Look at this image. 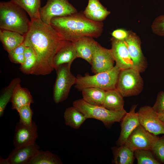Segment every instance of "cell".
I'll list each match as a JSON object with an SVG mask.
<instances>
[{"label": "cell", "mask_w": 164, "mask_h": 164, "mask_svg": "<svg viewBox=\"0 0 164 164\" xmlns=\"http://www.w3.org/2000/svg\"><path fill=\"white\" fill-rule=\"evenodd\" d=\"M31 21L23 43L34 49L37 56L36 66L32 75H47L54 69L53 59L62 40L50 24L44 23L40 18Z\"/></svg>", "instance_id": "cell-1"}, {"label": "cell", "mask_w": 164, "mask_h": 164, "mask_svg": "<svg viewBox=\"0 0 164 164\" xmlns=\"http://www.w3.org/2000/svg\"><path fill=\"white\" fill-rule=\"evenodd\" d=\"M50 24L62 40L74 42L85 37L97 38L101 34V22L92 20L83 13L77 12L65 16L53 18Z\"/></svg>", "instance_id": "cell-2"}, {"label": "cell", "mask_w": 164, "mask_h": 164, "mask_svg": "<svg viewBox=\"0 0 164 164\" xmlns=\"http://www.w3.org/2000/svg\"><path fill=\"white\" fill-rule=\"evenodd\" d=\"M26 12L10 0L0 2V28L25 36L31 24Z\"/></svg>", "instance_id": "cell-3"}, {"label": "cell", "mask_w": 164, "mask_h": 164, "mask_svg": "<svg viewBox=\"0 0 164 164\" xmlns=\"http://www.w3.org/2000/svg\"><path fill=\"white\" fill-rule=\"evenodd\" d=\"M120 70L115 65L110 70L93 75H78L77 77L75 88L80 91L91 87L99 88L105 91L115 89Z\"/></svg>", "instance_id": "cell-4"}, {"label": "cell", "mask_w": 164, "mask_h": 164, "mask_svg": "<svg viewBox=\"0 0 164 164\" xmlns=\"http://www.w3.org/2000/svg\"><path fill=\"white\" fill-rule=\"evenodd\" d=\"M73 106L83 113L88 118H94L100 121L106 127H109L115 122L121 121L127 113L125 110L113 111L102 106L94 105L78 99L73 102Z\"/></svg>", "instance_id": "cell-5"}, {"label": "cell", "mask_w": 164, "mask_h": 164, "mask_svg": "<svg viewBox=\"0 0 164 164\" xmlns=\"http://www.w3.org/2000/svg\"><path fill=\"white\" fill-rule=\"evenodd\" d=\"M71 65L64 64L55 69L56 77L53 87V97L56 104L62 102L67 98L71 87L76 83L77 77L70 71Z\"/></svg>", "instance_id": "cell-6"}, {"label": "cell", "mask_w": 164, "mask_h": 164, "mask_svg": "<svg viewBox=\"0 0 164 164\" xmlns=\"http://www.w3.org/2000/svg\"><path fill=\"white\" fill-rule=\"evenodd\" d=\"M140 73L132 68L120 70L116 89L123 97L137 95L142 92L143 81Z\"/></svg>", "instance_id": "cell-7"}, {"label": "cell", "mask_w": 164, "mask_h": 164, "mask_svg": "<svg viewBox=\"0 0 164 164\" xmlns=\"http://www.w3.org/2000/svg\"><path fill=\"white\" fill-rule=\"evenodd\" d=\"M77 12V9L68 0H47L46 5L41 7L39 18L44 23L50 24L55 17L65 16Z\"/></svg>", "instance_id": "cell-8"}, {"label": "cell", "mask_w": 164, "mask_h": 164, "mask_svg": "<svg viewBox=\"0 0 164 164\" xmlns=\"http://www.w3.org/2000/svg\"><path fill=\"white\" fill-rule=\"evenodd\" d=\"M159 137L150 132L140 124L128 138L124 144L132 150H151Z\"/></svg>", "instance_id": "cell-9"}, {"label": "cell", "mask_w": 164, "mask_h": 164, "mask_svg": "<svg viewBox=\"0 0 164 164\" xmlns=\"http://www.w3.org/2000/svg\"><path fill=\"white\" fill-rule=\"evenodd\" d=\"M137 113L140 124L146 129L156 135H164V123L160 119L152 107H142Z\"/></svg>", "instance_id": "cell-10"}, {"label": "cell", "mask_w": 164, "mask_h": 164, "mask_svg": "<svg viewBox=\"0 0 164 164\" xmlns=\"http://www.w3.org/2000/svg\"><path fill=\"white\" fill-rule=\"evenodd\" d=\"M114 62L111 50L97 42L91 64L92 72L95 74L110 70L114 67Z\"/></svg>", "instance_id": "cell-11"}, {"label": "cell", "mask_w": 164, "mask_h": 164, "mask_svg": "<svg viewBox=\"0 0 164 164\" xmlns=\"http://www.w3.org/2000/svg\"><path fill=\"white\" fill-rule=\"evenodd\" d=\"M38 136L37 126L33 121L29 126L24 125L19 122L16 125L13 143L16 149L33 144Z\"/></svg>", "instance_id": "cell-12"}, {"label": "cell", "mask_w": 164, "mask_h": 164, "mask_svg": "<svg viewBox=\"0 0 164 164\" xmlns=\"http://www.w3.org/2000/svg\"><path fill=\"white\" fill-rule=\"evenodd\" d=\"M111 50L116 65L120 70L132 67V62L124 40L113 38Z\"/></svg>", "instance_id": "cell-13"}, {"label": "cell", "mask_w": 164, "mask_h": 164, "mask_svg": "<svg viewBox=\"0 0 164 164\" xmlns=\"http://www.w3.org/2000/svg\"><path fill=\"white\" fill-rule=\"evenodd\" d=\"M136 107V105H133L121 121V131L116 142L118 146L125 144L131 133L140 124L138 114L135 111Z\"/></svg>", "instance_id": "cell-14"}, {"label": "cell", "mask_w": 164, "mask_h": 164, "mask_svg": "<svg viewBox=\"0 0 164 164\" xmlns=\"http://www.w3.org/2000/svg\"><path fill=\"white\" fill-rule=\"evenodd\" d=\"M36 142L29 145L14 148L7 158L9 164H29L39 150Z\"/></svg>", "instance_id": "cell-15"}, {"label": "cell", "mask_w": 164, "mask_h": 164, "mask_svg": "<svg viewBox=\"0 0 164 164\" xmlns=\"http://www.w3.org/2000/svg\"><path fill=\"white\" fill-rule=\"evenodd\" d=\"M132 62V68L140 73L145 71L147 64L143 57L138 40L132 36H128L124 40Z\"/></svg>", "instance_id": "cell-16"}, {"label": "cell", "mask_w": 164, "mask_h": 164, "mask_svg": "<svg viewBox=\"0 0 164 164\" xmlns=\"http://www.w3.org/2000/svg\"><path fill=\"white\" fill-rule=\"evenodd\" d=\"M77 58L73 42L62 40L53 59V65L54 69L62 64H72L73 60Z\"/></svg>", "instance_id": "cell-17"}, {"label": "cell", "mask_w": 164, "mask_h": 164, "mask_svg": "<svg viewBox=\"0 0 164 164\" xmlns=\"http://www.w3.org/2000/svg\"><path fill=\"white\" fill-rule=\"evenodd\" d=\"M73 42L77 58L84 60L91 64L97 42L93 38L85 37Z\"/></svg>", "instance_id": "cell-18"}, {"label": "cell", "mask_w": 164, "mask_h": 164, "mask_svg": "<svg viewBox=\"0 0 164 164\" xmlns=\"http://www.w3.org/2000/svg\"><path fill=\"white\" fill-rule=\"evenodd\" d=\"M88 19L94 21L101 22L109 14L98 0H88V4L83 12Z\"/></svg>", "instance_id": "cell-19"}, {"label": "cell", "mask_w": 164, "mask_h": 164, "mask_svg": "<svg viewBox=\"0 0 164 164\" xmlns=\"http://www.w3.org/2000/svg\"><path fill=\"white\" fill-rule=\"evenodd\" d=\"M25 36L13 31L0 29V40L7 52L23 43Z\"/></svg>", "instance_id": "cell-20"}, {"label": "cell", "mask_w": 164, "mask_h": 164, "mask_svg": "<svg viewBox=\"0 0 164 164\" xmlns=\"http://www.w3.org/2000/svg\"><path fill=\"white\" fill-rule=\"evenodd\" d=\"M10 102L12 109L17 111L22 106L34 102L30 91L27 89L22 87L20 84L16 87Z\"/></svg>", "instance_id": "cell-21"}, {"label": "cell", "mask_w": 164, "mask_h": 164, "mask_svg": "<svg viewBox=\"0 0 164 164\" xmlns=\"http://www.w3.org/2000/svg\"><path fill=\"white\" fill-rule=\"evenodd\" d=\"M123 97L116 89L106 91L102 106L109 110L121 111L124 109Z\"/></svg>", "instance_id": "cell-22"}, {"label": "cell", "mask_w": 164, "mask_h": 164, "mask_svg": "<svg viewBox=\"0 0 164 164\" xmlns=\"http://www.w3.org/2000/svg\"><path fill=\"white\" fill-rule=\"evenodd\" d=\"M112 163L115 164H132L134 160V151L123 144L118 147H113Z\"/></svg>", "instance_id": "cell-23"}, {"label": "cell", "mask_w": 164, "mask_h": 164, "mask_svg": "<svg viewBox=\"0 0 164 164\" xmlns=\"http://www.w3.org/2000/svg\"><path fill=\"white\" fill-rule=\"evenodd\" d=\"M65 124L78 129L87 119L85 115L74 106L67 108L64 114Z\"/></svg>", "instance_id": "cell-24"}, {"label": "cell", "mask_w": 164, "mask_h": 164, "mask_svg": "<svg viewBox=\"0 0 164 164\" xmlns=\"http://www.w3.org/2000/svg\"><path fill=\"white\" fill-rule=\"evenodd\" d=\"M82 99L90 104L102 106L106 91L99 88L91 87L84 88L81 91Z\"/></svg>", "instance_id": "cell-25"}, {"label": "cell", "mask_w": 164, "mask_h": 164, "mask_svg": "<svg viewBox=\"0 0 164 164\" xmlns=\"http://www.w3.org/2000/svg\"><path fill=\"white\" fill-rule=\"evenodd\" d=\"M23 9L29 15L30 20L39 18L41 0H10Z\"/></svg>", "instance_id": "cell-26"}, {"label": "cell", "mask_w": 164, "mask_h": 164, "mask_svg": "<svg viewBox=\"0 0 164 164\" xmlns=\"http://www.w3.org/2000/svg\"><path fill=\"white\" fill-rule=\"evenodd\" d=\"M21 79L16 78L13 79L1 94L0 97V117L4 114L8 103L11 101L14 92L17 86L21 82Z\"/></svg>", "instance_id": "cell-27"}, {"label": "cell", "mask_w": 164, "mask_h": 164, "mask_svg": "<svg viewBox=\"0 0 164 164\" xmlns=\"http://www.w3.org/2000/svg\"><path fill=\"white\" fill-rule=\"evenodd\" d=\"M61 159L48 151L39 150L29 164H62Z\"/></svg>", "instance_id": "cell-28"}, {"label": "cell", "mask_w": 164, "mask_h": 164, "mask_svg": "<svg viewBox=\"0 0 164 164\" xmlns=\"http://www.w3.org/2000/svg\"><path fill=\"white\" fill-rule=\"evenodd\" d=\"M134 154L138 164H160L151 150L136 149L134 151Z\"/></svg>", "instance_id": "cell-29"}, {"label": "cell", "mask_w": 164, "mask_h": 164, "mask_svg": "<svg viewBox=\"0 0 164 164\" xmlns=\"http://www.w3.org/2000/svg\"><path fill=\"white\" fill-rule=\"evenodd\" d=\"M30 104H28L23 105L17 111L19 116V122L24 125H30L33 121L32 120L33 112L31 108Z\"/></svg>", "instance_id": "cell-30"}, {"label": "cell", "mask_w": 164, "mask_h": 164, "mask_svg": "<svg viewBox=\"0 0 164 164\" xmlns=\"http://www.w3.org/2000/svg\"><path fill=\"white\" fill-rule=\"evenodd\" d=\"M151 150L160 163H164V135L159 137Z\"/></svg>", "instance_id": "cell-31"}, {"label": "cell", "mask_w": 164, "mask_h": 164, "mask_svg": "<svg viewBox=\"0 0 164 164\" xmlns=\"http://www.w3.org/2000/svg\"><path fill=\"white\" fill-rule=\"evenodd\" d=\"M36 56L25 58L23 63L20 67L21 71L26 74H33L36 66Z\"/></svg>", "instance_id": "cell-32"}, {"label": "cell", "mask_w": 164, "mask_h": 164, "mask_svg": "<svg viewBox=\"0 0 164 164\" xmlns=\"http://www.w3.org/2000/svg\"><path fill=\"white\" fill-rule=\"evenodd\" d=\"M152 108L157 114H164V92L161 91L158 93Z\"/></svg>", "instance_id": "cell-33"}, {"label": "cell", "mask_w": 164, "mask_h": 164, "mask_svg": "<svg viewBox=\"0 0 164 164\" xmlns=\"http://www.w3.org/2000/svg\"><path fill=\"white\" fill-rule=\"evenodd\" d=\"M26 46L24 43L15 48L7 52L10 60L20 54H23Z\"/></svg>", "instance_id": "cell-34"}, {"label": "cell", "mask_w": 164, "mask_h": 164, "mask_svg": "<svg viewBox=\"0 0 164 164\" xmlns=\"http://www.w3.org/2000/svg\"><path fill=\"white\" fill-rule=\"evenodd\" d=\"M155 28L157 34L164 36V15L157 19L155 23Z\"/></svg>", "instance_id": "cell-35"}, {"label": "cell", "mask_w": 164, "mask_h": 164, "mask_svg": "<svg viewBox=\"0 0 164 164\" xmlns=\"http://www.w3.org/2000/svg\"><path fill=\"white\" fill-rule=\"evenodd\" d=\"M111 34L114 39L119 40H125L128 36L127 32L121 29H118L114 31Z\"/></svg>", "instance_id": "cell-36"}, {"label": "cell", "mask_w": 164, "mask_h": 164, "mask_svg": "<svg viewBox=\"0 0 164 164\" xmlns=\"http://www.w3.org/2000/svg\"><path fill=\"white\" fill-rule=\"evenodd\" d=\"M25 58L36 56L34 49L31 47L26 46L24 51Z\"/></svg>", "instance_id": "cell-37"}, {"label": "cell", "mask_w": 164, "mask_h": 164, "mask_svg": "<svg viewBox=\"0 0 164 164\" xmlns=\"http://www.w3.org/2000/svg\"><path fill=\"white\" fill-rule=\"evenodd\" d=\"M0 164H9L7 158L3 159L2 158H1L0 159Z\"/></svg>", "instance_id": "cell-38"}, {"label": "cell", "mask_w": 164, "mask_h": 164, "mask_svg": "<svg viewBox=\"0 0 164 164\" xmlns=\"http://www.w3.org/2000/svg\"><path fill=\"white\" fill-rule=\"evenodd\" d=\"M158 114L160 119L164 123V114Z\"/></svg>", "instance_id": "cell-39"}]
</instances>
